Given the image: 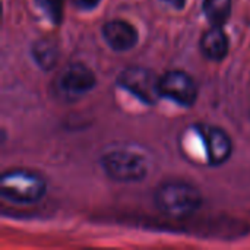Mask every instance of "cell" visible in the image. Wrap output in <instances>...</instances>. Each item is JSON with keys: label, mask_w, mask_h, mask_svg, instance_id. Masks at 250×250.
<instances>
[{"label": "cell", "mask_w": 250, "mask_h": 250, "mask_svg": "<svg viewBox=\"0 0 250 250\" xmlns=\"http://www.w3.org/2000/svg\"><path fill=\"white\" fill-rule=\"evenodd\" d=\"M155 207L170 218H188L202 205L201 192L190 183L167 182L154 195Z\"/></svg>", "instance_id": "cell-1"}, {"label": "cell", "mask_w": 250, "mask_h": 250, "mask_svg": "<svg viewBox=\"0 0 250 250\" xmlns=\"http://www.w3.org/2000/svg\"><path fill=\"white\" fill-rule=\"evenodd\" d=\"M45 192L47 183L37 173L26 170H10L1 174L0 193L4 199L13 204H35L44 198Z\"/></svg>", "instance_id": "cell-2"}, {"label": "cell", "mask_w": 250, "mask_h": 250, "mask_svg": "<svg viewBox=\"0 0 250 250\" xmlns=\"http://www.w3.org/2000/svg\"><path fill=\"white\" fill-rule=\"evenodd\" d=\"M104 173L119 183H136L148 173L146 160L129 149H113L101 158Z\"/></svg>", "instance_id": "cell-3"}, {"label": "cell", "mask_w": 250, "mask_h": 250, "mask_svg": "<svg viewBox=\"0 0 250 250\" xmlns=\"http://www.w3.org/2000/svg\"><path fill=\"white\" fill-rule=\"evenodd\" d=\"M119 83L122 88L148 105H152L163 98L161 78L155 76V73L146 67L132 66L125 69L119 76Z\"/></svg>", "instance_id": "cell-4"}, {"label": "cell", "mask_w": 250, "mask_h": 250, "mask_svg": "<svg viewBox=\"0 0 250 250\" xmlns=\"http://www.w3.org/2000/svg\"><path fill=\"white\" fill-rule=\"evenodd\" d=\"M161 95L182 107H190L198 98L195 79L182 70H171L161 78Z\"/></svg>", "instance_id": "cell-5"}, {"label": "cell", "mask_w": 250, "mask_h": 250, "mask_svg": "<svg viewBox=\"0 0 250 250\" xmlns=\"http://www.w3.org/2000/svg\"><path fill=\"white\" fill-rule=\"evenodd\" d=\"M196 130L201 133L208 164L212 167H220L227 163L233 152V142L227 132L221 127L209 125H199L196 126Z\"/></svg>", "instance_id": "cell-6"}, {"label": "cell", "mask_w": 250, "mask_h": 250, "mask_svg": "<svg viewBox=\"0 0 250 250\" xmlns=\"http://www.w3.org/2000/svg\"><path fill=\"white\" fill-rule=\"evenodd\" d=\"M95 83V75L88 66L73 63L62 73L59 79V91L66 98H79L94 89Z\"/></svg>", "instance_id": "cell-7"}, {"label": "cell", "mask_w": 250, "mask_h": 250, "mask_svg": "<svg viewBox=\"0 0 250 250\" xmlns=\"http://www.w3.org/2000/svg\"><path fill=\"white\" fill-rule=\"evenodd\" d=\"M103 37L104 41L108 44V47L119 53L132 50L139 40L138 29L132 23L123 19H113L104 23Z\"/></svg>", "instance_id": "cell-8"}, {"label": "cell", "mask_w": 250, "mask_h": 250, "mask_svg": "<svg viewBox=\"0 0 250 250\" xmlns=\"http://www.w3.org/2000/svg\"><path fill=\"white\" fill-rule=\"evenodd\" d=\"M229 37L223 26H211L201 38V50L208 60L221 62L229 54Z\"/></svg>", "instance_id": "cell-9"}, {"label": "cell", "mask_w": 250, "mask_h": 250, "mask_svg": "<svg viewBox=\"0 0 250 250\" xmlns=\"http://www.w3.org/2000/svg\"><path fill=\"white\" fill-rule=\"evenodd\" d=\"M32 56L41 69L50 70L54 67L59 57L57 45L51 40H38L32 47Z\"/></svg>", "instance_id": "cell-10"}, {"label": "cell", "mask_w": 250, "mask_h": 250, "mask_svg": "<svg viewBox=\"0 0 250 250\" xmlns=\"http://www.w3.org/2000/svg\"><path fill=\"white\" fill-rule=\"evenodd\" d=\"M204 13L212 26H223L231 15V0H204Z\"/></svg>", "instance_id": "cell-11"}, {"label": "cell", "mask_w": 250, "mask_h": 250, "mask_svg": "<svg viewBox=\"0 0 250 250\" xmlns=\"http://www.w3.org/2000/svg\"><path fill=\"white\" fill-rule=\"evenodd\" d=\"M35 3L53 23L62 22L64 0H35Z\"/></svg>", "instance_id": "cell-12"}, {"label": "cell", "mask_w": 250, "mask_h": 250, "mask_svg": "<svg viewBox=\"0 0 250 250\" xmlns=\"http://www.w3.org/2000/svg\"><path fill=\"white\" fill-rule=\"evenodd\" d=\"M101 0H73V3L82 9V10H91V9H95L98 4H100Z\"/></svg>", "instance_id": "cell-13"}, {"label": "cell", "mask_w": 250, "mask_h": 250, "mask_svg": "<svg viewBox=\"0 0 250 250\" xmlns=\"http://www.w3.org/2000/svg\"><path fill=\"white\" fill-rule=\"evenodd\" d=\"M163 1H166L167 4H170L176 9H182L186 4V0H163Z\"/></svg>", "instance_id": "cell-14"}]
</instances>
